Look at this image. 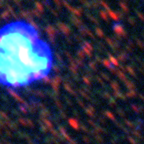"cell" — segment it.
Here are the masks:
<instances>
[{
	"instance_id": "obj_1",
	"label": "cell",
	"mask_w": 144,
	"mask_h": 144,
	"mask_svg": "<svg viewBox=\"0 0 144 144\" xmlns=\"http://www.w3.org/2000/svg\"><path fill=\"white\" fill-rule=\"evenodd\" d=\"M53 64V51L35 26L15 20L0 28V85H32L47 77Z\"/></svg>"
}]
</instances>
